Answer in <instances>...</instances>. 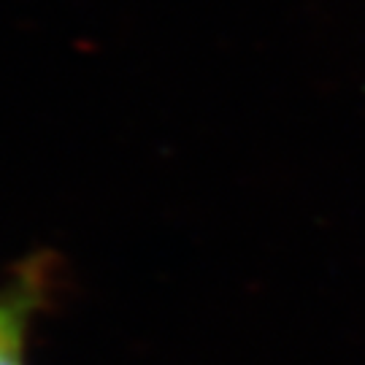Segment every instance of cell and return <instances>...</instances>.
<instances>
[{"label":"cell","mask_w":365,"mask_h":365,"mask_svg":"<svg viewBox=\"0 0 365 365\" xmlns=\"http://www.w3.org/2000/svg\"><path fill=\"white\" fill-rule=\"evenodd\" d=\"M11 300H14V292H3V295H0V322H3V317H6V312H9Z\"/></svg>","instance_id":"cell-2"},{"label":"cell","mask_w":365,"mask_h":365,"mask_svg":"<svg viewBox=\"0 0 365 365\" xmlns=\"http://www.w3.org/2000/svg\"><path fill=\"white\" fill-rule=\"evenodd\" d=\"M33 306L30 282L22 289H14V300L0 322V365H25V327L27 312Z\"/></svg>","instance_id":"cell-1"}]
</instances>
